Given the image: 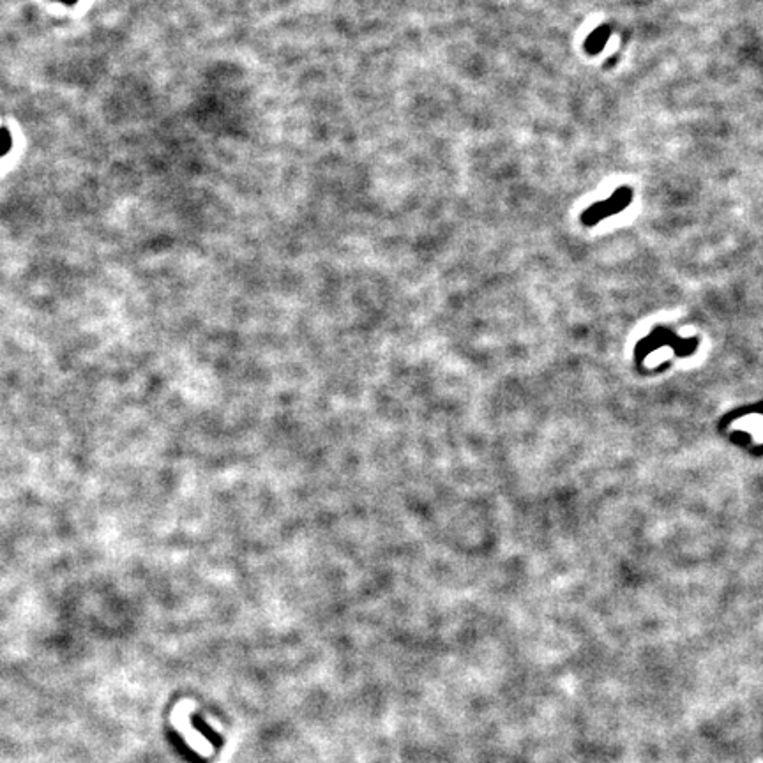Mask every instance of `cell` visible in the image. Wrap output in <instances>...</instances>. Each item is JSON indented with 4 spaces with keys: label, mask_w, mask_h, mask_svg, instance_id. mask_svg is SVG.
<instances>
[{
    "label": "cell",
    "mask_w": 763,
    "mask_h": 763,
    "mask_svg": "<svg viewBox=\"0 0 763 763\" xmlns=\"http://www.w3.org/2000/svg\"><path fill=\"white\" fill-rule=\"evenodd\" d=\"M668 356H670V352H668V350H666V352H663V350H659V352H657V356H655V357H652V359H650V357H648V359H647V366H654V364H657V363H659V360L666 359Z\"/></svg>",
    "instance_id": "2"
},
{
    "label": "cell",
    "mask_w": 763,
    "mask_h": 763,
    "mask_svg": "<svg viewBox=\"0 0 763 763\" xmlns=\"http://www.w3.org/2000/svg\"><path fill=\"white\" fill-rule=\"evenodd\" d=\"M60 2H64V4H68V6H73L76 0H60Z\"/></svg>",
    "instance_id": "3"
},
{
    "label": "cell",
    "mask_w": 763,
    "mask_h": 763,
    "mask_svg": "<svg viewBox=\"0 0 763 763\" xmlns=\"http://www.w3.org/2000/svg\"><path fill=\"white\" fill-rule=\"evenodd\" d=\"M11 135H9L8 129H0V157L4 156L6 152L11 148Z\"/></svg>",
    "instance_id": "1"
}]
</instances>
